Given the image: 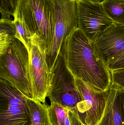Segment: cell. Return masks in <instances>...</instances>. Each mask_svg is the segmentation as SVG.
I'll return each instance as SVG.
<instances>
[{
  "label": "cell",
  "instance_id": "cell-1",
  "mask_svg": "<svg viewBox=\"0 0 124 125\" xmlns=\"http://www.w3.org/2000/svg\"><path fill=\"white\" fill-rule=\"evenodd\" d=\"M66 65L74 76L98 91L111 85L110 72L90 41L78 28L67 38L64 45Z\"/></svg>",
  "mask_w": 124,
  "mask_h": 125
},
{
  "label": "cell",
  "instance_id": "cell-2",
  "mask_svg": "<svg viewBox=\"0 0 124 125\" xmlns=\"http://www.w3.org/2000/svg\"><path fill=\"white\" fill-rule=\"evenodd\" d=\"M13 17L32 36L40 37L48 47L56 23L55 0H19Z\"/></svg>",
  "mask_w": 124,
  "mask_h": 125
},
{
  "label": "cell",
  "instance_id": "cell-3",
  "mask_svg": "<svg viewBox=\"0 0 124 125\" xmlns=\"http://www.w3.org/2000/svg\"><path fill=\"white\" fill-rule=\"evenodd\" d=\"M29 70V52L21 40L15 38L7 49L0 53V79L33 99Z\"/></svg>",
  "mask_w": 124,
  "mask_h": 125
},
{
  "label": "cell",
  "instance_id": "cell-4",
  "mask_svg": "<svg viewBox=\"0 0 124 125\" xmlns=\"http://www.w3.org/2000/svg\"><path fill=\"white\" fill-rule=\"evenodd\" d=\"M64 45L51 72V85L47 97L51 103H58L67 108L84 123L86 113L76 87L74 76L65 63Z\"/></svg>",
  "mask_w": 124,
  "mask_h": 125
},
{
  "label": "cell",
  "instance_id": "cell-5",
  "mask_svg": "<svg viewBox=\"0 0 124 125\" xmlns=\"http://www.w3.org/2000/svg\"><path fill=\"white\" fill-rule=\"evenodd\" d=\"M44 41L36 34L31 37L29 51L30 82L33 99L45 104L51 89L52 73L47 61Z\"/></svg>",
  "mask_w": 124,
  "mask_h": 125
},
{
  "label": "cell",
  "instance_id": "cell-6",
  "mask_svg": "<svg viewBox=\"0 0 124 125\" xmlns=\"http://www.w3.org/2000/svg\"><path fill=\"white\" fill-rule=\"evenodd\" d=\"M56 21L51 42L46 49L47 61L53 67L65 41L78 28L77 0H55Z\"/></svg>",
  "mask_w": 124,
  "mask_h": 125
},
{
  "label": "cell",
  "instance_id": "cell-7",
  "mask_svg": "<svg viewBox=\"0 0 124 125\" xmlns=\"http://www.w3.org/2000/svg\"><path fill=\"white\" fill-rule=\"evenodd\" d=\"M27 97L0 79V125H31Z\"/></svg>",
  "mask_w": 124,
  "mask_h": 125
},
{
  "label": "cell",
  "instance_id": "cell-8",
  "mask_svg": "<svg viewBox=\"0 0 124 125\" xmlns=\"http://www.w3.org/2000/svg\"><path fill=\"white\" fill-rule=\"evenodd\" d=\"M78 28L95 42L115 22L106 14L102 1L77 0Z\"/></svg>",
  "mask_w": 124,
  "mask_h": 125
},
{
  "label": "cell",
  "instance_id": "cell-9",
  "mask_svg": "<svg viewBox=\"0 0 124 125\" xmlns=\"http://www.w3.org/2000/svg\"><path fill=\"white\" fill-rule=\"evenodd\" d=\"M75 84L86 111V125H97L104 112L110 88L104 91L94 89L74 76Z\"/></svg>",
  "mask_w": 124,
  "mask_h": 125
},
{
  "label": "cell",
  "instance_id": "cell-10",
  "mask_svg": "<svg viewBox=\"0 0 124 125\" xmlns=\"http://www.w3.org/2000/svg\"><path fill=\"white\" fill-rule=\"evenodd\" d=\"M94 46L106 66L118 59L124 53V24H113L96 40Z\"/></svg>",
  "mask_w": 124,
  "mask_h": 125
},
{
  "label": "cell",
  "instance_id": "cell-11",
  "mask_svg": "<svg viewBox=\"0 0 124 125\" xmlns=\"http://www.w3.org/2000/svg\"><path fill=\"white\" fill-rule=\"evenodd\" d=\"M97 125H124L120 109L119 88L111 84L102 116Z\"/></svg>",
  "mask_w": 124,
  "mask_h": 125
},
{
  "label": "cell",
  "instance_id": "cell-12",
  "mask_svg": "<svg viewBox=\"0 0 124 125\" xmlns=\"http://www.w3.org/2000/svg\"><path fill=\"white\" fill-rule=\"evenodd\" d=\"M30 112L31 125H51L47 106L37 100L28 98L27 100Z\"/></svg>",
  "mask_w": 124,
  "mask_h": 125
},
{
  "label": "cell",
  "instance_id": "cell-13",
  "mask_svg": "<svg viewBox=\"0 0 124 125\" xmlns=\"http://www.w3.org/2000/svg\"><path fill=\"white\" fill-rule=\"evenodd\" d=\"M17 33L13 20L1 18L0 20V53L9 47L12 41L17 38Z\"/></svg>",
  "mask_w": 124,
  "mask_h": 125
},
{
  "label": "cell",
  "instance_id": "cell-14",
  "mask_svg": "<svg viewBox=\"0 0 124 125\" xmlns=\"http://www.w3.org/2000/svg\"><path fill=\"white\" fill-rule=\"evenodd\" d=\"M102 4L110 19L116 23L124 24V0H103Z\"/></svg>",
  "mask_w": 124,
  "mask_h": 125
},
{
  "label": "cell",
  "instance_id": "cell-15",
  "mask_svg": "<svg viewBox=\"0 0 124 125\" xmlns=\"http://www.w3.org/2000/svg\"><path fill=\"white\" fill-rule=\"evenodd\" d=\"M47 109L51 125H71L67 108L58 103H51Z\"/></svg>",
  "mask_w": 124,
  "mask_h": 125
},
{
  "label": "cell",
  "instance_id": "cell-16",
  "mask_svg": "<svg viewBox=\"0 0 124 125\" xmlns=\"http://www.w3.org/2000/svg\"><path fill=\"white\" fill-rule=\"evenodd\" d=\"M0 11L1 18L10 19L14 16L19 0H0Z\"/></svg>",
  "mask_w": 124,
  "mask_h": 125
},
{
  "label": "cell",
  "instance_id": "cell-17",
  "mask_svg": "<svg viewBox=\"0 0 124 125\" xmlns=\"http://www.w3.org/2000/svg\"><path fill=\"white\" fill-rule=\"evenodd\" d=\"M111 84L124 89V68L110 71Z\"/></svg>",
  "mask_w": 124,
  "mask_h": 125
},
{
  "label": "cell",
  "instance_id": "cell-18",
  "mask_svg": "<svg viewBox=\"0 0 124 125\" xmlns=\"http://www.w3.org/2000/svg\"><path fill=\"white\" fill-rule=\"evenodd\" d=\"M107 67L110 71L124 68V53L118 59L107 65Z\"/></svg>",
  "mask_w": 124,
  "mask_h": 125
},
{
  "label": "cell",
  "instance_id": "cell-19",
  "mask_svg": "<svg viewBox=\"0 0 124 125\" xmlns=\"http://www.w3.org/2000/svg\"><path fill=\"white\" fill-rule=\"evenodd\" d=\"M68 115L71 125H85L75 114L69 110Z\"/></svg>",
  "mask_w": 124,
  "mask_h": 125
},
{
  "label": "cell",
  "instance_id": "cell-20",
  "mask_svg": "<svg viewBox=\"0 0 124 125\" xmlns=\"http://www.w3.org/2000/svg\"><path fill=\"white\" fill-rule=\"evenodd\" d=\"M119 88L120 109L124 123V89Z\"/></svg>",
  "mask_w": 124,
  "mask_h": 125
},
{
  "label": "cell",
  "instance_id": "cell-21",
  "mask_svg": "<svg viewBox=\"0 0 124 125\" xmlns=\"http://www.w3.org/2000/svg\"><path fill=\"white\" fill-rule=\"evenodd\" d=\"M89 0L95 1H102L103 0Z\"/></svg>",
  "mask_w": 124,
  "mask_h": 125
}]
</instances>
